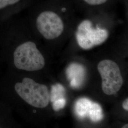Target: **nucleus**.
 Masks as SVG:
<instances>
[{
	"label": "nucleus",
	"instance_id": "4",
	"mask_svg": "<svg viewBox=\"0 0 128 128\" xmlns=\"http://www.w3.org/2000/svg\"><path fill=\"white\" fill-rule=\"evenodd\" d=\"M109 36L108 31L98 27L94 28L89 20H84L78 26L76 38L79 46L84 50H90L104 43Z\"/></svg>",
	"mask_w": 128,
	"mask_h": 128
},
{
	"label": "nucleus",
	"instance_id": "7",
	"mask_svg": "<svg viewBox=\"0 0 128 128\" xmlns=\"http://www.w3.org/2000/svg\"><path fill=\"white\" fill-rule=\"evenodd\" d=\"M94 102L86 98L78 99L75 104V112L78 117L83 119L88 117Z\"/></svg>",
	"mask_w": 128,
	"mask_h": 128
},
{
	"label": "nucleus",
	"instance_id": "10",
	"mask_svg": "<svg viewBox=\"0 0 128 128\" xmlns=\"http://www.w3.org/2000/svg\"><path fill=\"white\" fill-rule=\"evenodd\" d=\"M66 98H60L52 102V107L55 111H58L59 110L63 109L66 104Z\"/></svg>",
	"mask_w": 128,
	"mask_h": 128
},
{
	"label": "nucleus",
	"instance_id": "11",
	"mask_svg": "<svg viewBox=\"0 0 128 128\" xmlns=\"http://www.w3.org/2000/svg\"><path fill=\"white\" fill-rule=\"evenodd\" d=\"M86 4L91 6H98L105 4L108 0H83Z\"/></svg>",
	"mask_w": 128,
	"mask_h": 128
},
{
	"label": "nucleus",
	"instance_id": "1",
	"mask_svg": "<svg viewBox=\"0 0 128 128\" xmlns=\"http://www.w3.org/2000/svg\"><path fill=\"white\" fill-rule=\"evenodd\" d=\"M15 90L24 101L36 108H45L50 101V92L47 86L30 78H24L22 82L16 83Z\"/></svg>",
	"mask_w": 128,
	"mask_h": 128
},
{
	"label": "nucleus",
	"instance_id": "3",
	"mask_svg": "<svg viewBox=\"0 0 128 128\" xmlns=\"http://www.w3.org/2000/svg\"><path fill=\"white\" fill-rule=\"evenodd\" d=\"M98 70L102 78V90L107 95L116 94L124 83L119 66L110 60H104L99 62Z\"/></svg>",
	"mask_w": 128,
	"mask_h": 128
},
{
	"label": "nucleus",
	"instance_id": "8",
	"mask_svg": "<svg viewBox=\"0 0 128 128\" xmlns=\"http://www.w3.org/2000/svg\"><path fill=\"white\" fill-rule=\"evenodd\" d=\"M50 94V100L52 103L58 99L65 98L66 90L62 84H56L51 86Z\"/></svg>",
	"mask_w": 128,
	"mask_h": 128
},
{
	"label": "nucleus",
	"instance_id": "5",
	"mask_svg": "<svg viewBox=\"0 0 128 128\" xmlns=\"http://www.w3.org/2000/svg\"><path fill=\"white\" fill-rule=\"evenodd\" d=\"M36 25L38 32L46 40L55 39L64 31L62 18L58 14L51 10L41 12L37 18Z\"/></svg>",
	"mask_w": 128,
	"mask_h": 128
},
{
	"label": "nucleus",
	"instance_id": "13",
	"mask_svg": "<svg viewBox=\"0 0 128 128\" xmlns=\"http://www.w3.org/2000/svg\"><path fill=\"white\" fill-rule=\"evenodd\" d=\"M122 107L124 110H128V99L127 98L122 103Z\"/></svg>",
	"mask_w": 128,
	"mask_h": 128
},
{
	"label": "nucleus",
	"instance_id": "14",
	"mask_svg": "<svg viewBox=\"0 0 128 128\" xmlns=\"http://www.w3.org/2000/svg\"><path fill=\"white\" fill-rule=\"evenodd\" d=\"M122 128H128V124H125L123 126H122Z\"/></svg>",
	"mask_w": 128,
	"mask_h": 128
},
{
	"label": "nucleus",
	"instance_id": "6",
	"mask_svg": "<svg viewBox=\"0 0 128 128\" xmlns=\"http://www.w3.org/2000/svg\"><path fill=\"white\" fill-rule=\"evenodd\" d=\"M86 69L82 65L72 63L69 66L66 70L67 78L70 81V86L73 88L80 87L84 82Z\"/></svg>",
	"mask_w": 128,
	"mask_h": 128
},
{
	"label": "nucleus",
	"instance_id": "12",
	"mask_svg": "<svg viewBox=\"0 0 128 128\" xmlns=\"http://www.w3.org/2000/svg\"><path fill=\"white\" fill-rule=\"evenodd\" d=\"M20 0H0V9H2L8 5L14 4Z\"/></svg>",
	"mask_w": 128,
	"mask_h": 128
},
{
	"label": "nucleus",
	"instance_id": "9",
	"mask_svg": "<svg viewBox=\"0 0 128 128\" xmlns=\"http://www.w3.org/2000/svg\"><path fill=\"white\" fill-rule=\"evenodd\" d=\"M88 117L93 122H98L101 121L104 118L102 109L98 104L93 102L91 110Z\"/></svg>",
	"mask_w": 128,
	"mask_h": 128
},
{
	"label": "nucleus",
	"instance_id": "2",
	"mask_svg": "<svg viewBox=\"0 0 128 128\" xmlns=\"http://www.w3.org/2000/svg\"><path fill=\"white\" fill-rule=\"evenodd\" d=\"M14 63L19 69L28 71H38L45 64V59L36 44L28 41L18 46L14 52Z\"/></svg>",
	"mask_w": 128,
	"mask_h": 128
}]
</instances>
